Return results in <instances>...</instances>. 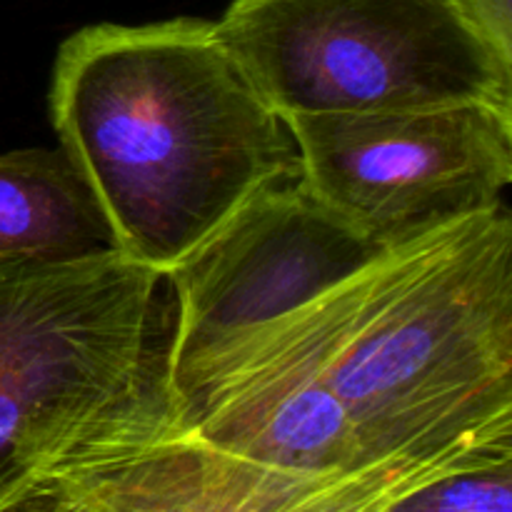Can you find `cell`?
<instances>
[{
	"label": "cell",
	"instance_id": "cell-7",
	"mask_svg": "<svg viewBox=\"0 0 512 512\" xmlns=\"http://www.w3.org/2000/svg\"><path fill=\"white\" fill-rule=\"evenodd\" d=\"M468 470V468H465ZM458 470L388 465L355 475L270 468L160 425L80 443L48 475L88 512H390Z\"/></svg>",
	"mask_w": 512,
	"mask_h": 512
},
{
	"label": "cell",
	"instance_id": "cell-11",
	"mask_svg": "<svg viewBox=\"0 0 512 512\" xmlns=\"http://www.w3.org/2000/svg\"><path fill=\"white\" fill-rule=\"evenodd\" d=\"M0 512H88L73 503L48 475H38L18 495L0 505Z\"/></svg>",
	"mask_w": 512,
	"mask_h": 512
},
{
	"label": "cell",
	"instance_id": "cell-3",
	"mask_svg": "<svg viewBox=\"0 0 512 512\" xmlns=\"http://www.w3.org/2000/svg\"><path fill=\"white\" fill-rule=\"evenodd\" d=\"M175 295L120 250L0 263V505L80 443L170 423Z\"/></svg>",
	"mask_w": 512,
	"mask_h": 512
},
{
	"label": "cell",
	"instance_id": "cell-6",
	"mask_svg": "<svg viewBox=\"0 0 512 512\" xmlns=\"http://www.w3.org/2000/svg\"><path fill=\"white\" fill-rule=\"evenodd\" d=\"M385 253L300 178L260 190L168 273L175 295L170 403L220 355L348 283Z\"/></svg>",
	"mask_w": 512,
	"mask_h": 512
},
{
	"label": "cell",
	"instance_id": "cell-8",
	"mask_svg": "<svg viewBox=\"0 0 512 512\" xmlns=\"http://www.w3.org/2000/svg\"><path fill=\"white\" fill-rule=\"evenodd\" d=\"M113 250H120L113 228L63 148L0 155V263H60Z\"/></svg>",
	"mask_w": 512,
	"mask_h": 512
},
{
	"label": "cell",
	"instance_id": "cell-1",
	"mask_svg": "<svg viewBox=\"0 0 512 512\" xmlns=\"http://www.w3.org/2000/svg\"><path fill=\"white\" fill-rule=\"evenodd\" d=\"M50 113L120 253L165 275L260 190L300 178L288 123L210 20L78 30Z\"/></svg>",
	"mask_w": 512,
	"mask_h": 512
},
{
	"label": "cell",
	"instance_id": "cell-4",
	"mask_svg": "<svg viewBox=\"0 0 512 512\" xmlns=\"http://www.w3.org/2000/svg\"><path fill=\"white\" fill-rule=\"evenodd\" d=\"M215 33L283 120L512 108V68L458 0H233Z\"/></svg>",
	"mask_w": 512,
	"mask_h": 512
},
{
	"label": "cell",
	"instance_id": "cell-9",
	"mask_svg": "<svg viewBox=\"0 0 512 512\" xmlns=\"http://www.w3.org/2000/svg\"><path fill=\"white\" fill-rule=\"evenodd\" d=\"M390 512H512V458L430 480Z\"/></svg>",
	"mask_w": 512,
	"mask_h": 512
},
{
	"label": "cell",
	"instance_id": "cell-5",
	"mask_svg": "<svg viewBox=\"0 0 512 512\" xmlns=\"http://www.w3.org/2000/svg\"><path fill=\"white\" fill-rule=\"evenodd\" d=\"M285 123L305 188L388 250L500 208L512 183V108L503 105L300 115Z\"/></svg>",
	"mask_w": 512,
	"mask_h": 512
},
{
	"label": "cell",
	"instance_id": "cell-2",
	"mask_svg": "<svg viewBox=\"0 0 512 512\" xmlns=\"http://www.w3.org/2000/svg\"><path fill=\"white\" fill-rule=\"evenodd\" d=\"M325 380L373 465L510 460V210L465 218L368 265Z\"/></svg>",
	"mask_w": 512,
	"mask_h": 512
},
{
	"label": "cell",
	"instance_id": "cell-10",
	"mask_svg": "<svg viewBox=\"0 0 512 512\" xmlns=\"http://www.w3.org/2000/svg\"><path fill=\"white\" fill-rule=\"evenodd\" d=\"M485 43L512 68V0H458Z\"/></svg>",
	"mask_w": 512,
	"mask_h": 512
}]
</instances>
